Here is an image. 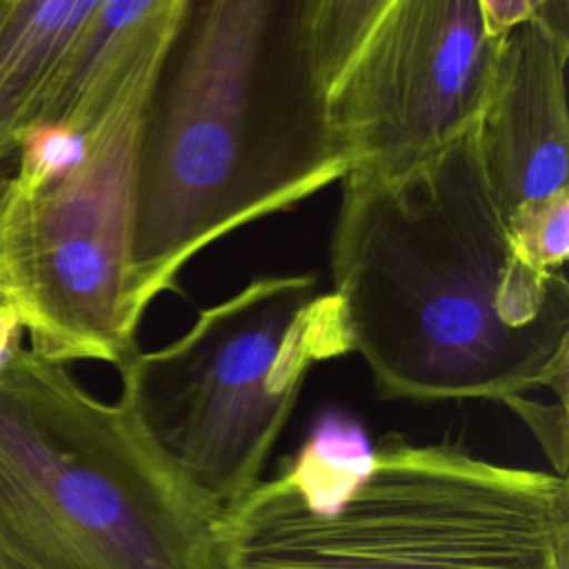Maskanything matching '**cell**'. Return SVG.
I'll use <instances>...</instances> for the list:
<instances>
[{"label": "cell", "instance_id": "1", "mask_svg": "<svg viewBox=\"0 0 569 569\" xmlns=\"http://www.w3.org/2000/svg\"><path fill=\"white\" fill-rule=\"evenodd\" d=\"M471 129L407 173L342 176L329 293L347 349L387 398L567 402L569 282L513 249Z\"/></svg>", "mask_w": 569, "mask_h": 569}, {"label": "cell", "instance_id": "2", "mask_svg": "<svg viewBox=\"0 0 569 569\" xmlns=\"http://www.w3.org/2000/svg\"><path fill=\"white\" fill-rule=\"evenodd\" d=\"M307 0H187L138 149L133 289L144 309L209 244L342 180Z\"/></svg>", "mask_w": 569, "mask_h": 569}, {"label": "cell", "instance_id": "3", "mask_svg": "<svg viewBox=\"0 0 569 569\" xmlns=\"http://www.w3.org/2000/svg\"><path fill=\"white\" fill-rule=\"evenodd\" d=\"M291 465L216 525L220 569H558L565 476L398 433L318 425Z\"/></svg>", "mask_w": 569, "mask_h": 569}, {"label": "cell", "instance_id": "4", "mask_svg": "<svg viewBox=\"0 0 569 569\" xmlns=\"http://www.w3.org/2000/svg\"><path fill=\"white\" fill-rule=\"evenodd\" d=\"M216 520L120 402L22 345L0 367V558L16 569H220Z\"/></svg>", "mask_w": 569, "mask_h": 569}, {"label": "cell", "instance_id": "5", "mask_svg": "<svg viewBox=\"0 0 569 569\" xmlns=\"http://www.w3.org/2000/svg\"><path fill=\"white\" fill-rule=\"evenodd\" d=\"M349 353L331 293L309 273L260 276L122 369L118 402L218 522L258 485L313 365Z\"/></svg>", "mask_w": 569, "mask_h": 569}, {"label": "cell", "instance_id": "6", "mask_svg": "<svg viewBox=\"0 0 569 569\" xmlns=\"http://www.w3.org/2000/svg\"><path fill=\"white\" fill-rule=\"evenodd\" d=\"M171 38L133 64L62 171L29 191L4 184L0 262L29 349L40 358L100 360L120 371L140 351L147 309L133 289L138 149Z\"/></svg>", "mask_w": 569, "mask_h": 569}, {"label": "cell", "instance_id": "7", "mask_svg": "<svg viewBox=\"0 0 569 569\" xmlns=\"http://www.w3.org/2000/svg\"><path fill=\"white\" fill-rule=\"evenodd\" d=\"M496 51L480 0H389L327 89L345 176L393 178L465 136Z\"/></svg>", "mask_w": 569, "mask_h": 569}, {"label": "cell", "instance_id": "8", "mask_svg": "<svg viewBox=\"0 0 569 569\" xmlns=\"http://www.w3.org/2000/svg\"><path fill=\"white\" fill-rule=\"evenodd\" d=\"M565 4L538 11L498 38L473 144L507 222L520 209L569 191Z\"/></svg>", "mask_w": 569, "mask_h": 569}, {"label": "cell", "instance_id": "9", "mask_svg": "<svg viewBox=\"0 0 569 569\" xmlns=\"http://www.w3.org/2000/svg\"><path fill=\"white\" fill-rule=\"evenodd\" d=\"M187 0H102L73 53L44 93L33 122L80 136L153 47L169 40Z\"/></svg>", "mask_w": 569, "mask_h": 569}, {"label": "cell", "instance_id": "10", "mask_svg": "<svg viewBox=\"0 0 569 569\" xmlns=\"http://www.w3.org/2000/svg\"><path fill=\"white\" fill-rule=\"evenodd\" d=\"M102 0H0V167L73 53Z\"/></svg>", "mask_w": 569, "mask_h": 569}, {"label": "cell", "instance_id": "11", "mask_svg": "<svg viewBox=\"0 0 569 569\" xmlns=\"http://www.w3.org/2000/svg\"><path fill=\"white\" fill-rule=\"evenodd\" d=\"M389 0H307L309 51L325 93Z\"/></svg>", "mask_w": 569, "mask_h": 569}, {"label": "cell", "instance_id": "12", "mask_svg": "<svg viewBox=\"0 0 569 569\" xmlns=\"http://www.w3.org/2000/svg\"><path fill=\"white\" fill-rule=\"evenodd\" d=\"M505 227L513 249L529 264L545 271H565L569 253V191L520 209Z\"/></svg>", "mask_w": 569, "mask_h": 569}, {"label": "cell", "instance_id": "13", "mask_svg": "<svg viewBox=\"0 0 569 569\" xmlns=\"http://www.w3.org/2000/svg\"><path fill=\"white\" fill-rule=\"evenodd\" d=\"M480 7L487 29L496 38L536 13L529 0H480Z\"/></svg>", "mask_w": 569, "mask_h": 569}, {"label": "cell", "instance_id": "14", "mask_svg": "<svg viewBox=\"0 0 569 569\" xmlns=\"http://www.w3.org/2000/svg\"><path fill=\"white\" fill-rule=\"evenodd\" d=\"M20 333H22V322L18 311L9 305H0V367L20 347Z\"/></svg>", "mask_w": 569, "mask_h": 569}, {"label": "cell", "instance_id": "15", "mask_svg": "<svg viewBox=\"0 0 569 569\" xmlns=\"http://www.w3.org/2000/svg\"><path fill=\"white\" fill-rule=\"evenodd\" d=\"M0 305L13 307V302H11V291H9V282H7V273H4L2 262H0Z\"/></svg>", "mask_w": 569, "mask_h": 569}, {"label": "cell", "instance_id": "16", "mask_svg": "<svg viewBox=\"0 0 569 569\" xmlns=\"http://www.w3.org/2000/svg\"><path fill=\"white\" fill-rule=\"evenodd\" d=\"M533 11H547V9H553V7H560V4H567V0H529Z\"/></svg>", "mask_w": 569, "mask_h": 569}, {"label": "cell", "instance_id": "17", "mask_svg": "<svg viewBox=\"0 0 569 569\" xmlns=\"http://www.w3.org/2000/svg\"><path fill=\"white\" fill-rule=\"evenodd\" d=\"M7 178H9V171H7V164L0 167V196L4 191V184H7Z\"/></svg>", "mask_w": 569, "mask_h": 569}, {"label": "cell", "instance_id": "18", "mask_svg": "<svg viewBox=\"0 0 569 569\" xmlns=\"http://www.w3.org/2000/svg\"><path fill=\"white\" fill-rule=\"evenodd\" d=\"M0 569H16V567H13V565H9L7 560H2V558H0Z\"/></svg>", "mask_w": 569, "mask_h": 569}, {"label": "cell", "instance_id": "19", "mask_svg": "<svg viewBox=\"0 0 569 569\" xmlns=\"http://www.w3.org/2000/svg\"><path fill=\"white\" fill-rule=\"evenodd\" d=\"M558 569H569V560H567V562H565V565H560V567H558Z\"/></svg>", "mask_w": 569, "mask_h": 569}]
</instances>
